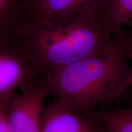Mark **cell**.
I'll use <instances>...</instances> for the list:
<instances>
[{"label":"cell","mask_w":132,"mask_h":132,"mask_svg":"<svg viewBox=\"0 0 132 132\" xmlns=\"http://www.w3.org/2000/svg\"><path fill=\"white\" fill-rule=\"evenodd\" d=\"M106 8L51 19L28 16L15 28L42 80L103 52L113 38Z\"/></svg>","instance_id":"6da1fadb"},{"label":"cell","mask_w":132,"mask_h":132,"mask_svg":"<svg viewBox=\"0 0 132 132\" xmlns=\"http://www.w3.org/2000/svg\"><path fill=\"white\" fill-rule=\"evenodd\" d=\"M132 30L114 33L103 52L64 67L46 79L49 94L80 114L117 99L120 87L132 70Z\"/></svg>","instance_id":"7a4b0ae2"},{"label":"cell","mask_w":132,"mask_h":132,"mask_svg":"<svg viewBox=\"0 0 132 132\" xmlns=\"http://www.w3.org/2000/svg\"><path fill=\"white\" fill-rule=\"evenodd\" d=\"M42 80L15 30L0 32V96Z\"/></svg>","instance_id":"3957f363"},{"label":"cell","mask_w":132,"mask_h":132,"mask_svg":"<svg viewBox=\"0 0 132 132\" xmlns=\"http://www.w3.org/2000/svg\"><path fill=\"white\" fill-rule=\"evenodd\" d=\"M49 89L39 80L14 92L8 103V114L14 132H40Z\"/></svg>","instance_id":"277c9868"},{"label":"cell","mask_w":132,"mask_h":132,"mask_svg":"<svg viewBox=\"0 0 132 132\" xmlns=\"http://www.w3.org/2000/svg\"><path fill=\"white\" fill-rule=\"evenodd\" d=\"M40 132H106L91 118L54 100L45 105Z\"/></svg>","instance_id":"5b68a950"},{"label":"cell","mask_w":132,"mask_h":132,"mask_svg":"<svg viewBox=\"0 0 132 132\" xmlns=\"http://www.w3.org/2000/svg\"><path fill=\"white\" fill-rule=\"evenodd\" d=\"M110 0H31L30 16L51 19L85 10L106 8Z\"/></svg>","instance_id":"8992f818"},{"label":"cell","mask_w":132,"mask_h":132,"mask_svg":"<svg viewBox=\"0 0 132 132\" xmlns=\"http://www.w3.org/2000/svg\"><path fill=\"white\" fill-rule=\"evenodd\" d=\"M88 117L106 132H132V105L124 108L95 111Z\"/></svg>","instance_id":"52a82bcc"},{"label":"cell","mask_w":132,"mask_h":132,"mask_svg":"<svg viewBox=\"0 0 132 132\" xmlns=\"http://www.w3.org/2000/svg\"><path fill=\"white\" fill-rule=\"evenodd\" d=\"M108 25L113 32L132 26V0H110L105 11Z\"/></svg>","instance_id":"ba28073f"},{"label":"cell","mask_w":132,"mask_h":132,"mask_svg":"<svg viewBox=\"0 0 132 132\" xmlns=\"http://www.w3.org/2000/svg\"><path fill=\"white\" fill-rule=\"evenodd\" d=\"M27 6L31 9V0H0V32L14 31L24 20L20 15Z\"/></svg>","instance_id":"9c48e42d"},{"label":"cell","mask_w":132,"mask_h":132,"mask_svg":"<svg viewBox=\"0 0 132 132\" xmlns=\"http://www.w3.org/2000/svg\"><path fill=\"white\" fill-rule=\"evenodd\" d=\"M12 94L0 96V132H14L8 114V103Z\"/></svg>","instance_id":"30bf717a"},{"label":"cell","mask_w":132,"mask_h":132,"mask_svg":"<svg viewBox=\"0 0 132 132\" xmlns=\"http://www.w3.org/2000/svg\"><path fill=\"white\" fill-rule=\"evenodd\" d=\"M132 86V70L130 72L129 76L128 77L127 79L125 80L124 83L123 84L122 86L120 87L119 90L118 95H117V98L121 96L122 94H123L124 92L127 91V90H128Z\"/></svg>","instance_id":"8fae6325"}]
</instances>
